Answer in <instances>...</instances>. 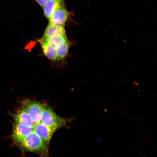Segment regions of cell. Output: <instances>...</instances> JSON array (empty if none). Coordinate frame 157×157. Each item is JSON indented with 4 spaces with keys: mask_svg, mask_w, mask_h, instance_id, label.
<instances>
[{
    "mask_svg": "<svg viewBox=\"0 0 157 157\" xmlns=\"http://www.w3.org/2000/svg\"><path fill=\"white\" fill-rule=\"evenodd\" d=\"M27 150L48 157V150L40 138L33 131L18 142Z\"/></svg>",
    "mask_w": 157,
    "mask_h": 157,
    "instance_id": "6da1fadb",
    "label": "cell"
},
{
    "mask_svg": "<svg viewBox=\"0 0 157 157\" xmlns=\"http://www.w3.org/2000/svg\"><path fill=\"white\" fill-rule=\"evenodd\" d=\"M40 122L56 130L63 126L66 121L65 119L56 114L49 107L44 105Z\"/></svg>",
    "mask_w": 157,
    "mask_h": 157,
    "instance_id": "7a4b0ae2",
    "label": "cell"
},
{
    "mask_svg": "<svg viewBox=\"0 0 157 157\" xmlns=\"http://www.w3.org/2000/svg\"><path fill=\"white\" fill-rule=\"evenodd\" d=\"M22 108L28 113L35 124L41 122L44 104L29 100L22 101Z\"/></svg>",
    "mask_w": 157,
    "mask_h": 157,
    "instance_id": "3957f363",
    "label": "cell"
},
{
    "mask_svg": "<svg viewBox=\"0 0 157 157\" xmlns=\"http://www.w3.org/2000/svg\"><path fill=\"white\" fill-rule=\"evenodd\" d=\"M33 130V131L42 140L48 150L51 139L56 130L41 122L35 124Z\"/></svg>",
    "mask_w": 157,
    "mask_h": 157,
    "instance_id": "277c9868",
    "label": "cell"
},
{
    "mask_svg": "<svg viewBox=\"0 0 157 157\" xmlns=\"http://www.w3.org/2000/svg\"><path fill=\"white\" fill-rule=\"evenodd\" d=\"M69 16V13L64 6L59 4L56 8L49 19V23L56 26H64Z\"/></svg>",
    "mask_w": 157,
    "mask_h": 157,
    "instance_id": "5b68a950",
    "label": "cell"
},
{
    "mask_svg": "<svg viewBox=\"0 0 157 157\" xmlns=\"http://www.w3.org/2000/svg\"><path fill=\"white\" fill-rule=\"evenodd\" d=\"M33 131V128L16 122L13 125L12 137L17 142Z\"/></svg>",
    "mask_w": 157,
    "mask_h": 157,
    "instance_id": "8992f818",
    "label": "cell"
},
{
    "mask_svg": "<svg viewBox=\"0 0 157 157\" xmlns=\"http://www.w3.org/2000/svg\"><path fill=\"white\" fill-rule=\"evenodd\" d=\"M14 118L16 122L33 128L35 124L29 114L22 108L17 111Z\"/></svg>",
    "mask_w": 157,
    "mask_h": 157,
    "instance_id": "52a82bcc",
    "label": "cell"
},
{
    "mask_svg": "<svg viewBox=\"0 0 157 157\" xmlns=\"http://www.w3.org/2000/svg\"><path fill=\"white\" fill-rule=\"evenodd\" d=\"M38 41L41 46L44 54L47 58L53 61H56L58 59L56 49L40 39Z\"/></svg>",
    "mask_w": 157,
    "mask_h": 157,
    "instance_id": "ba28073f",
    "label": "cell"
},
{
    "mask_svg": "<svg viewBox=\"0 0 157 157\" xmlns=\"http://www.w3.org/2000/svg\"><path fill=\"white\" fill-rule=\"evenodd\" d=\"M40 39L47 42L56 49L67 41V37L60 35L47 37H42Z\"/></svg>",
    "mask_w": 157,
    "mask_h": 157,
    "instance_id": "9c48e42d",
    "label": "cell"
},
{
    "mask_svg": "<svg viewBox=\"0 0 157 157\" xmlns=\"http://www.w3.org/2000/svg\"><path fill=\"white\" fill-rule=\"evenodd\" d=\"M60 35L67 37L64 26H56L49 23L46 28L43 37Z\"/></svg>",
    "mask_w": 157,
    "mask_h": 157,
    "instance_id": "30bf717a",
    "label": "cell"
},
{
    "mask_svg": "<svg viewBox=\"0 0 157 157\" xmlns=\"http://www.w3.org/2000/svg\"><path fill=\"white\" fill-rule=\"evenodd\" d=\"M59 4L55 1L48 0L42 6L44 15L49 20L55 9Z\"/></svg>",
    "mask_w": 157,
    "mask_h": 157,
    "instance_id": "8fae6325",
    "label": "cell"
},
{
    "mask_svg": "<svg viewBox=\"0 0 157 157\" xmlns=\"http://www.w3.org/2000/svg\"><path fill=\"white\" fill-rule=\"evenodd\" d=\"M69 46V43L67 41L56 49L58 59H63L65 57L67 53Z\"/></svg>",
    "mask_w": 157,
    "mask_h": 157,
    "instance_id": "7c38bea8",
    "label": "cell"
},
{
    "mask_svg": "<svg viewBox=\"0 0 157 157\" xmlns=\"http://www.w3.org/2000/svg\"><path fill=\"white\" fill-rule=\"evenodd\" d=\"M47 0H35L37 3L42 7Z\"/></svg>",
    "mask_w": 157,
    "mask_h": 157,
    "instance_id": "4fadbf2b",
    "label": "cell"
},
{
    "mask_svg": "<svg viewBox=\"0 0 157 157\" xmlns=\"http://www.w3.org/2000/svg\"><path fill=\"white\" fill-rule=\"evenodd\" d=\"M58 2L59 4L64 6L63 0H53Z\"/></svg>",
    "mask_w": 157,
    "mask_h": 157,
    "instance_id": "5bb4252c",
    "label": "cell"
}]
</instances>
